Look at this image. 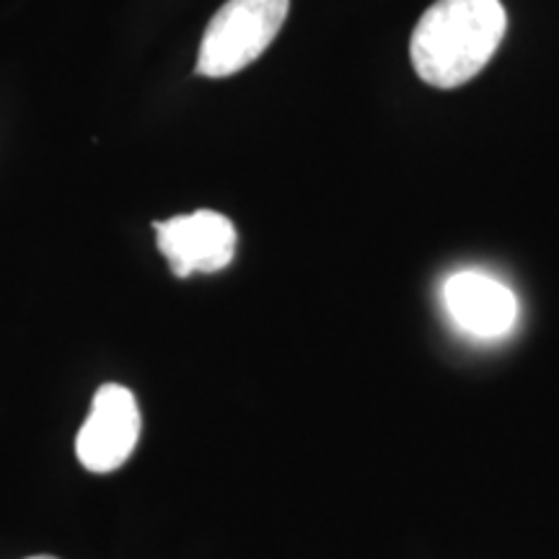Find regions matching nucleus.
Wrapping results in <instances>:
<instances>
[{
    "label": "nucleus",
    "instance_id": "obj_1",
    "mask_svg": "<svg viewBox=\"0 0 559 559\" xmlns=\"http://www.w3.org/2000/svg\"><path fill=\"white\" fill-rule=\"evenodd\" d=\"M506 32L500 0H436L412 32V66L436 88L464 86L492 60Z\"/></svg>",
    "mask_w": 559,
    "mask_h": 559
},
{
    "label": "nucleus",
    "instance_id": "obj_2",
    "mask_svg": "<svg viewBox=\"0 0 559 559\" xmlns=\"http://www.w3.org/2000/svg\"><path fill=\"white\" fill-rule=\"evenodd\" d=\"M290 0H228L202 34L198 75L228 79L251 66L275 41Z\"/></svg>",
    "mask_w": 559,
    "mask_h": 559
},
{
    "label": "nucleus",
    "instance_id": "obj_4",
    "mask_svg": "<svg viewBox=\"0 0 559 559\" xmlns=\"http://www.w3.org/2000/svg\"><path fill=\"white\" fill-rule=\"evenodd\" d=\"M158 234L160 254L169 260L177 277H192L194 272L226 270L236 254V228L226 215L215 210H198L177 215L166 223H153Z\"/></svg>",
    "mask_w": 559,
    "mask_h": 559
},
{
    "label": "nucleus",
    "instance_id": "obj_5",
    "mask_svg": "<svg viewBox=\"0 0 559 559\" xmlns=\"http://www.w3.org/2000/svg\"><path fill=\"white\" fill-rule=\"evenodd\" d=\"M443 300L453 324L474 340L506 337L519 321L515 293L479 270L456 272L445 280Z\"/></svg>",
    "mask_w": 559,
    "mask_h": 559
},
{
    "label": "nucleus",
    "instance_id": "obj_3",
    "mask_svg": "<svg viewBox=\"0 0 559 559\" xmlns=\"http://www.w3.org/2000/svg\"><path fill=\"white\" fill-rule=\"evenodd\" d=\"M140 440V409L130 389L107 383L94 394L91 412L75 438L79 461L94 474L120 469Z\"/></svg>",
    "mask_w": 559,
    "mask_h": 559
},
{
    "label": "nucleus",
    "instance_id": "obj_6",
    "mask_svg": "<svg viewBox=\"0 0 559 559\" xmlns=\"http://www.w3.org/2000/svg\"><path fill=\"white\" fill-rule=\"evenodd\" d=\"M29 559H58V557H47V555H39V557H29Z\"/></svg>",
    "mask_w": 559,
    "mask_h": 559
}]
</instances>
